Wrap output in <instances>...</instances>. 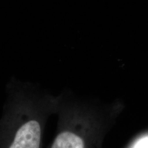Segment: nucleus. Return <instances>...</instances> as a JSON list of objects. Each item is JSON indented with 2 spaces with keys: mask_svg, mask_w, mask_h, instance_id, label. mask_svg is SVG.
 <instances>
[{
  "mask_svg": "<svg viewBox=\"0 0 148 148\" xmlns=\"http://www.w3.org/2000/svg\"><path fill=\"white\" fill-rule=\"evenodd\" d=\"M133 148H148V135L138 139Z\"/></svg>",
  "mask_w": 148,
  "mask_h": 148,
  "instance_id": "7ed1b4c3",
  "label": "nucleus"
},
{
  "mask_svg": "<svg viewBox=\"0 0 148 148\" xmlns=\"http://www.w3.org/2000/svg\"><path fill=\"white\" fill-rule=\"evenodd\" d=\"M57 96L40 84L12 77L5 88L0 117V148H43Z\"/></svg>",
  "mask_w": 148,
  "mask_h": 148,
  "instance_id": "f257e3e1",
  "label": "nucleus"
},
{
  "mask_svg": "<svg viewBox=\"0 0 148 148\" xmlns=\"http://www.w3.org/2000/svg\"><path fill=\"white\" fill-rule=\"evenodd\" d=\"M56 132L47 148H99L115 113L64 88L57 95Z\"/></svg>",
  "mask_w": 148,
  "mask_h": 148,
  "instance_id": "f03ea898",
  "label": "nucleus"
}]
</instances>
